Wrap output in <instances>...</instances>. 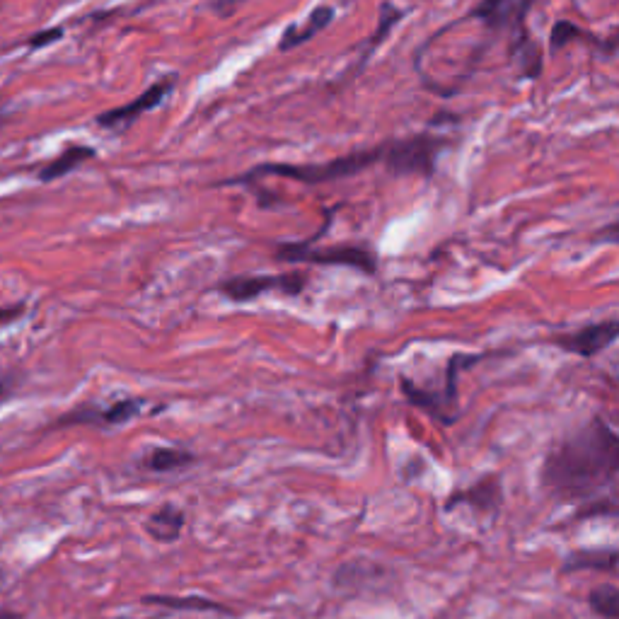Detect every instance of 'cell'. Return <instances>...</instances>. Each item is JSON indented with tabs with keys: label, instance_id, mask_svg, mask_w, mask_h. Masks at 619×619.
Here are the masks:
<instances>
[{
	"label": "cell",
	"instance_id": "6da1fadb",
	"mask_svg": "<svg viewBox=\"0 0 619 619\" xmlns=\"http://www.w3.org/2000/svg\"><path fill=\"white\" fill-rule=\"evenodd\" d=\"M619 474V436L603 416L566 436L545 455L540 470L542 489L561 503L610 499ZM617 499V496H612Z\"/></svg>",
	"mask_w": 619,
	"mask_h": 619
},
{
	"label": "cell",
	"instance_id": "7a4b0ae2",
	"mask_svg": "<svg viewBox=\"0 0 619 619\" xmlns=\"http://www.w3.org/2000/svg\"><path fill=\"white\" fill-rule=\"evenodd\" d=\"M380 158H383V148L356 150V153L339 155V158L329 160V163H315V165L262 163L254 167V170L247 172V175L225 179V182H218L216 187H242V184H252V182H257L259 177H271V175L295 179V182H300V184H327V182H337V179H344V177H354L358 175V172L368 170V167L380 163Z\"/></svg>",
	"mask_w": 619,
	"mask_h": 619
},
{
	"label": "cell",
	"instance_id": "3957f363",
	"mask_svg": "<svg viewBox=\"0 0 619 619\" xmlns=\"http://www.w3.org/2000/svg\"><path fill=\"white\" fill-rule=\"evenodd\" d=\"M482 354H474V356H462L455 354L450 358L448 370H445V385L441 390H426V387H419L414 383V380L409 378H399V390H402V395L409 399V402L414 404V407H419L421 412H426L428 416H433V419L438 421V424L443 426H453L457 419H460V399H457V375H460L462 368L474 366V363L482 361Z\"/></svg>",
	"mask_w": 619,
	"mask_h": 619
},
{
	"label": "cell",
	"instance_id": "277c9868",
	"mask_svg": "<svg viewBox=\"0 0 619 619\" xmlns=\"http://www.w3.org/2000/svg\"><path fill=\"white\" fill-rule=\"evenodd\" d=\"M448 148V138L433 136V133H419V136L402 138V141L383 146L385 167L397 177H433L438 158Z\"/></svg>",
	"mask_w": 619,
	"mask_h": 619
},
{
	"label": "cell",
	"instance_id": "5b68a950",
	"mask_svg": "<svg viewBox=\"0 0 619 619\" xmlns=\"http://www.w3.org/2000/svg\"><path fill=\"white\" fill-rule=\"evenodd\" d=\"M276 259L279 262L293 264H317V266H346V269H356L361 274H375L378 271V257L370 247L361 245H337L325 247V250H315L310 242H283L276 247Z\"/></svg>",
	"mask_w": 619,
	"mask_h": 619
},
{
	"label": "cell",
	"instance_id": "8992f818",
	"mask_svg": "<svg viewBox=\"0 0 619 619\" xmlns=\"http://www.w3.org/2000/svg\"><path fill=\"white\" fill-rule=\"evenodd\" d=\"M308 286V279L300 271L291 274H259V276H233L218 283L216 291L225 295L233 303H247V300L259 298L264 293H283V295H300Z\"/></svg>",
	"mask_w": 619,
	"mask_h": 619
},
{
	"label": "cell",
	"instance_id": "52a82bcc",
	"mask_svg": "<svg viewBox=\"0 0 619 619\" xmlns=\"http://www.w3.org/2000/svg\"><path fill=\"white\" fill-rule=\"evenodd\" d=\"M172 90H175V78L158 80V83L150 85L143 95H138L136 100L126 102L124 107L112 109V112L100 114V117H97V126H102V129H112V131H126L138 117H143V114L153 112L155 107H160V104L170 97Z\"/></svg>",
	"mask_w": 619,
	"mask_h": 619
},
{
	"label": "cell",
	"instance_id": "ba28073f",
	"mask_svg": "<svg viewBox=\"0 0 619 619\" xmlns=\"http://www.w3.org/2000/svg\"><path fill=\"white\" fill-rule=\"evenodd\" d=\"M457 506L472 508L477 516L496 518V513H499L503 506V484L499 474H484L472 487L455 491V494L445 501L443 508L450 513L455 511Z\"/></svg>",
	"mask_w": 619,
	"mask_h": 619
},
{
	"label": "cell",
	"instance_id": "9c48e42d",
	"mask_svg": "<svg viewBox=\"0 0 619 619\" xmlns=\"http://www.w3.org/2000/svg\"><path fill=\"white\" fill-rule=\"evenodd\" d=\"M143 399H119V402L109 404V407H83L73 409V412L63 414L56 419L54 426H121L126 421L136 419L141 414Z\"/></svg>",
	"mask_w": 619,
	"mask_h": 619
},
{
	"label": "cell",
	"instance_id": "30bf717a",
	"mask_svg": "<svg viewBox=\"0 0 619 619\" xmlns=\"http://www.w3.org/2000/svg\"><path fill=\"white\" fill-rule=\"evenodd\" d=\"M617 332H619L617 320H605V322H595V325L578 329V332L557 334V337H552L549 341H552L554 346H559L561 351H566V354L593 358V356H598L600 351H605L610 344H615Z\"/></svg>",
	"mask_w": 619,
	"mask_h": 619
},
{
	"label": "cell",
	"instance_id": "8fae6325",
	"mask_svg": "<svg viewBox=\"0 0 619 619\" xmlns=\"http://www.w3.org/2000/svg\"><path fill=\"white\" fill-rule=\"evenodd\" d=\"M530 5L532 0H482L470 17H479L489 30H501V27L513 25L516 32H523L520 27H523Z\"/></svg>",
	"mask_w": 619,
	"mask_h": 619
},
{
	"label": "cell",
	"instance_id": "7c38bea8",
	"mask_svg": "<svg viewBox=\"0 0 619 619\" xmlns=\"http://www.w3.org/2000/svg\"><path fill=\"white\" fill-rule=\"evenodd\" d=\"M184 525H187V516L179 506H175L172 501L163 503L158 511H153L143 523V530L148 532L150 540L160 542V545H172L182 537Z\"/></svg>",
	"mask_w": 619,
	"mask_h": 619
},
{
	"label": "cell",
	"instance_id": "4fadbf2b",
	"mask_svg": "<svg viewBox=\"0 0 619 619\" xmlns=\"http://www.w3.org/2000/svg\"><path fill=\"white\" fill-rule=\"evenodd\" d=\"M617 561H619V552L615 547L576 549V552L566 554L559 574L566 576V574H574V571H607V574H615Z\"/></svg>",
	"mask_w": 619,
	"mask_h": 619
},
{
	"label": "cell",
	"instance_id": "5bb4252c",
	"mask_svg": "<svg viewBox=\"0 0 619 619\" xmlns=\"http://www.w3.org/2000/svg\"><path fill=\"white\" fill-rule=\"evenodd\" d=\"M196 462V455L192 450L184 448H167V445H153L146 453L138 457V467L141 470L155 472V474H167L177 470H187Z\"/></svg>",
	"mask_w": 619,
	"mask_h": 619
},
{
	"label": "cell",
	"instance_id": "9a60e30c",
	"mask_svg": "<svg viewBox=\"0 0 619 619\" xmlns=\"http://www.w3.org/2000/svg\"><path fill=\"white\" fill-rule=\"evenodd\" d=\"M332 20H334V8H329V5H320V8L312 10L310 17L303 22V25H291L286 32H283V37L279 42V51L298 49L300 44L308 42V39L315 37L317 32L325 30Z\"/></svg>",
	"mask_w": 619,
	"mask_h": 619
},
{
	"label": "cell",
	"instance_id": "2e32d148",
	"mask_svg": "<svg viewBox=\"0 0 619 619\" xmlns=\"http://www.w3.org/2000/svg\"><path fill=\"white\" fill-rule=\"evenodd\" d=\"M143 605H158L165 610L177 612H221V615H233L230 607H225L216 600L201 598V595H143Z\"/></svg>",
	"mask_w": 619,
	"mask_h": 619
},
{
	"label": "cell",
	"instance_id": "e0dca14e",
	"mask_svg": "<svg viewBox=\"0 0 619 619\" xmlns=\"http://www.w3.org/2000/svg\"><path fill=\"white\" fill-rule=\"evenodd\" d=\"M95 158V150L90 146H68L61 155H56L54 160H49L42 170H39V179L42 182H56V179L66 177L68 172L78 170L85 160Z\"/></svg>",
	"mask_w": 619,
	"mask_h": 619
},
{
	"label": "cell",
	"instance_id": "ac0fdd59",
	"mask_svg": "<svg viewBox=\"0 0 619 619\" xmlns=\"http://www.w3.org/2000/svg\"><path fill=\"white\" fill-rule=\"evenodd\" d=\"M588 605L600 619H619V588L615 583H600L588 593Z\"/></svg>",
	"mask_w": 619,
	"mask_h": 619
},
{
	"label": "cell",
	"instance_id": "d6986e66",
	"mask_svg": "<svg viewBox=\"0 0 619 619\" xmlns=\"http://www.w3.org/2000/svg\"><path fill=\"white\" fill-rule=\"evenodd\" d=\"M581 37H583L581 27L574 25V22L561 20L552 27V37H549V44H552V49L557 51V49H564V46L569 44L571 39H581Z\"/></svg>",
	"mask_w": 619,
	"mask_h": 619
},
{
	"label": "cell",
	"instance_id": "ffe728a7",
	"mask_svg": "<svg viewBox=\"0 0 619 619\" xmlns=\"http://www.w3.org/2000/svg\"><path fill=\"white\" fill-rule=\"evenodd\" d=\"M61 37H63V30H61V27H54V30H44V32L34 34V37L30 39V46H32V49H44L46 44L59 42Z\"/></svg>",
	"mask_w": 619,
	"mask_h": 619
},
{
	"label": "cell",
	"instance_id": "44dd1931",
	"mask_svg": "<svg viewBox=\"0 0 619 619\" xmlns=\"http://www.w3.org/2000/svg\"><path fill=\"white\" fill-rule=\"evenodd\" d=\"M240 3H245V0H213V10H218L221 15H230L235 13V8Z\"/></svg>",
	"mask_w": 619,
	"mask_h": 619
},
{
	"label": "cell",
	"instance_id": "7402d4cb",
	"mask_svg": "<svg viewBox=\"0 0 619 619\" xmlns=\"http://www.w3.org/2000/svg\"><path fill=\"white\" fill-rule=\"evenodd\" d=\"M0 619H22V615L15 610H8V607H0Z\"/></svg>",
	"mask_w": 619,
	"mask_h": 619
},
{
	"label": "cell",
	"instance_id": "603a6c76",
	"mask_svg": "<svg viewBox=\"0 0 619 619\" xmlns=\"http://www.w3.org/2000/svg\"><path fill=\"white\" fill-rule=\"evenodd\" d=\"M5 397H8V385H5V383H0V404L5 402Z\"/></svg>",
	"mask_w": 619,
	"mask_h": 619
},
{
	"label": "cell",
	"instance_id": "cb8c5ba5",
	"mask_svg": "<svg viewBox=\"0 0 619 619\" xmlns=\"http://www.w3.org/2000/svg\"><path fill=\"white\" fill-rule=\"evenodd\" d=\"M3 578H5V571H3V569H0V581H3Z\"/></svg>",
	"mask_w": 619,
	"mask_h": 619
},
{
	"label": "cell",
	"instance_id": "d4e9b609",
	"mask_svg": "<svg viewBox=\"0 0 619 619\" xmlns=\"http://www.w3.org/2000/svg\"><path fill=\"white\" fill-rule=\"evenodd\" d=\"M119 619H129V617H119Z\"/></svg>",
	"mask_w": 619,
	"mask_h": 619
}]
</instances>
